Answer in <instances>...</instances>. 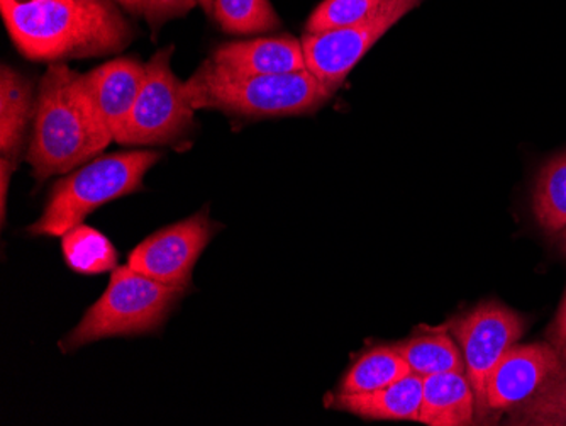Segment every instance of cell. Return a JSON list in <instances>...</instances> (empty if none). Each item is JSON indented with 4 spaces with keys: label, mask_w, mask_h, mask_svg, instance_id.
<instances>
[{
    "label": "cell",
    "mask_w": 566,
    "mask_h": 426,
    "mask_svg": "<svg viewBox=\"0 0 566 426\" xmlns=\"http://www.w3.org/2000/svg\"><path fill=\"white\" fill-rule=\"evenodd\" d=\"M15 164L8 158H0V209H2V222L6 221V209H8L9 183H11L12 172Z\"/></svg>",
    "instance_id": "obj_25"
},
{
    "label": "cell",
    "mask_w": 566,
    "mask_h": 426,
    "mask_svg": "<svg viewBox=\"0 0 566 426\" xmlns=\"http://www.w3.org/2000/svg\"><path fill=\"white\" fill-rule=\"evenodd\" d=\"M524 330L526 321L520 313L494 301L479 304L451 324V333L465 361V374L475 393L480 416L486 412V381L509 350L523 339Z\"/></svg>",
    "instance_id": "obj_8"
},
{
    "label": "cell",
    "mask_w": 566,
    "mask_h": 426,
    "mask_svg": "<svg viewBox=\"0 0 566 426\" xmlns=\"http://www.w3.org/2000/svg\"><path fill=\"white\" fill-rule=\"evenodd\" d=\"M421 4L422 0H385L380 9L358 24L326 33H304L302 46L308 72L334 94L375 43Z\"/></svg>",
    "instance_id": "obj_7"
},
{
    "label": "cell",
    "mask_w": 566,
    "mask_h": 426,
    "mask_svg": "<svg viewBox=\"0 0 566 426\" xmlns=\"http://www.w3.org/2000/svg\"><path fill=\"white\" fill-rule=\"evenodd\" d=\"M184 94L196 111L216 110L248 117L314 113L334 95L308 70L254 75L216 65L211 59L184 82Z\"/></svg>",
    "instance_id": "obj_3"
},
{
    "label": "cell",
    "mask_w": 566,
    "mask_h": 426,
    "mask_svg": "<svg viewBox=\"0 0 566 426\" xmlns=\"http://www.w3.org/2000/svg\"><path fill=\"white\" fill-rule=\"evenodd\" d=\"M196 4L197 0H143V18L157 30L170 19L186 15Z\"/></svg>",
    "instance_id": "obj_23"
},
{
    "label": "cell",
    "mask_w": 566,
    "mask_h": 426,
    "mask_svg": "<svg viewBox=\"0 0 566 426\" xmlns=\"http://www.w3.org/2000/svg\"><path fill=\"white\" fill-rule=\"evenodd\" d=\"M113 133L92 103L84 73L50 63L38 85L33 135L25 162L38 180L69 174L101 155Z\"/></svg>",
    "instance_id": "obj_2"
},
{
    "label": "cell",
    "mask_w": 566,
    "mask_h": 426,
    "mask_svg": "<svg viewBox=\"0 0 566 426\" xmlns=\"http://www.w3.org/2000/svg\"><path fill=\"white\" fill-rule=\"evenodd\" d=\"M160 158L158 152L149 149L92 158L55 184L43 215L28 228V233L63 237L101 206L145 189L143 179Z\"/></svg>",
    "instance_id": "obj_4"
},
{
    "label": "cell",
    "mask_w": 566,
    "mask_h": 426,
    "mask_svg": "<svg viewBox=\"0 0 566 426\" xmlns=\"http://www.w3.org/2000/svg\"><path fill=\"white\" fill-rule=\"evenodd\" d=\"M146 65L138 59H116L84 73L85 87L92 103L106 123L113 138L123 132L132 116L136 98L145 81Z\"/></svg>",
    "instance_id": "obj_11"
},
{
    "label": "cell",
    "mask_w": 566,
    "mask_h": 426,
    "mask_svg": "<svg viewBox=\"0 0 566 426\" xmlns=\"http://www.w3.org/2000/svg\"><path fill=\"white\" fill-rule=\"evenodd\" d=\"M197 4H200V8H202L203 11L212 15V6H214V0H197Z\"/></svg>",
    "instance_id": "obj_27"
},
{
    "label": "cell",
    "mask_w": 566,
    "mask_h": 426,
    "mask_svg": "<svg viewBox=\"0 0 566 426\" xmlns=\"http://www.w3.org/2000/svg\"><path fill=\"white\" fill-rule=\"evenodd\" d=\"M421 399L422 377L409 374L371 393H338L333 397V408L378 422H418Z\"/></svg>",
    "instance_id": "obj_13"
},
{
    "label": "cell",
    "mask_w": 566,
    "mask_h": 426,
    "mask_svg": "<svg viewBox=\"0 0 566 426\" xmlns=\"http://www.w3.org/2000/svg\"><path fill=\"white\" fill-rule=\"evenodd\" d=\"M117 4L123 6L129 14L139 18L143 15V0H114Z\"/></svg>",
    "instance_id": "obj_26"
},
{
    "label": "cell",
    "mask_w": 566,
    "mask_h": 426,
    "mask_svg": "<svg viewBox=\"0 0 566 426\" xmlns=\"http://www.w3.org/2000/svg\"><path fill=\"white\" fill-rule=\"evenodd\" d=\"M33 87L14 69L2 66L0 72V154L18 165L25 135L34 120Z\"/></svg>",
    "instance_id": "obj_15"
},
{
    "label": "cell",
    "mask_w": 566,
    "mask_h": 426,
    "mask_svg": "<svg viewBox=\"0 0 566 426\" xmlns=\"http://www.w3.org/2000/svg\"><path fill=\"white\" fill-rule=\"evenodd\" d=\"M216 235L208 209L175 222L143 240L129 253L127 266L155 281L187 289L197 260Z\"/></svg>",
    "instance_id": "obj_9"
},
{
    "label": "cell",
    "mask_w": 566,
    "mask_h": 426,
    "mask_svg": "<svg viewBox=\"0 0 566 426\" xmlns=\"http://www.w3.org/2000/svg\"><path fill=\"white\" fill-rule=\"evenodd\" d=\"M549 343L556 350V354H558L563 368L566 372V294L563 298L558 314H556L555 323L549 329Z\"/></svg>",
    "instance_id": "obj_24"
},
{
    "label": "cell",
    "mask_w": 566,
    "mask_h": 426,
    "mask_svg": "<svg viewBox=\"0 0 566 426\" xmlns=\"http://www.w3.org/2000/svg\"><path fill=\"white\" fill-rule=\"evenodd\" d=\"M62 250L66 266L84 276L113 272L119 262L109 238L94 228L85 227L84 222L63 235Z\"/></svg>",
    "instance_id": "obj_19"
},
{
    "label": "cell",
    "mask_w": 566,
    "mask_h": 426,
    "mask_svg": "<svg viewBox=\"0 0 566 426\" xmlns=\"http://www.w3.org/2000/svg\"><path fill=\"white\" fill-rule=\"evenodd\" d=\"M175 48L167 46L146 63L145 81L132 116L114 142L120 145H174L189 135L193 110L184 82L171 70Z\"/></svg>",
    "instance_id": "obj_6"
},
{
    "label": "cell",
    "mask_w": 566,
    "mask_h": 426,
    "mask_svg": "<svg viewBox=\"0 0 566 426\" xmlns=\"http://www.w3.org/2000/svg\"><path fill=\"white\" fill-rule=\"evenodd\" d=\"M211 60L224 69L254 75H279L307 70L302 40L289 34L231 41L216 48Z\"/></svg>",
    "instance_id": "obj_12"
},
{
    "label": "cell",
    "mask_w": 566,
    "mask_h": 426,
    "mask_svg": "<svg viewBox=\"0 0 566 426\" xmlns=\"http://www.w3.org/2000/svg\"><path fill=\"white\" fill-rule=\"evenodd\" d=\"M533 212L548 233L566 228V152L543 165L533 189Z\"/></svg>",
    "instance_id": "obj_17"
},
{
    "label": "cell",
    "mask_w": 566,
    "mask_h": 426,
    "mask_svg": "<svg viewBox=\"0 0 566 426\" xmlns=\"http://www.w3.org/2000/svg\"><path fill=\"white\" fill-rule=\"evenodd\" d=\"M19 52L59 63L123 52L135 33L111 0H0Z\"/></svg>",
    "instance_id": "obj_1"
},
{
    "label": "cell",
    "mask_w": 566,
    "mask_h": 426,
    "mask_svg": "<svg viewBox=\"0 0 566 426\" xmlns=\"http://www.w3.org/2000/svg\"><path fill=\"white\" fill-rule=\"evenodd\" d=\"M552 343L514 345L486 381V412H511L565 377Z\"/></svg>",
    "instance_id": "obj_10"
},
{
    "label": "cell",
    "mask_w": 566,
    "mask_h": 426,
    "mask_svg": "<svg viewBox=\"0 0 566 426\" xmlns=\"http://www.w3.org/2000/svg\"><path fill=\"white\" fill-rule=\"evenodd\" d=\"M187 291L155 281L129 266L116 267L106 292L62 342L63 352L111 336L145 335L160 329Z\"/></svg>",
    "instance_id": "obj_5"
},
{
    "label": "cell",
    "mask_w": 566,
    "mask_h": 426,
    "mask_svg": "<svg viewBox=\"0 0 566 426\" xmlns=\"http://www.w3.org/2000/svg\"><path fill=\"white\" fill-rule=\"evenodd\" d=\"M559 245H562V250L566 256V228L559 233Z\"/></svg>",
    "instance_id": "obj_28"
},
{
    "label": "cell",
    "mask_w": 566,
    "mask_h": 426,
    "mask_svg": "<svg viewBox=\"0 0 566 426\" xmlns=\"http://www.w3.org/2000/svg\"><path fill=\"white\" fill-rule=\"evenodd\" d=\"M476 399L465 372L422 377L418 423L428 426H465L475 422Z\"/></svg>",
    "instance_id": "obj_14"
},
{
    "label": "cell",
    "mask_w": 566,
    "mask_h": 426,
    "mask_svg": "<svg viewBox=\"0 0 566 426\" xmlns=\"http://www.w3.org/2000/svg\"><path fill=\"white\" fill-rule=\"evenodd\" d=\"M212 18L229 34H262L282 28L270 0H214Z\"/></svg>",
    "instance_id": "obj_20"
},
{
    "label": "cell",
    "mask_w": 566,
    "mask_h": 426,
    "mask_svg": "<svg viewBox=\"0 0 566 426\" xmlns=\"http://www.w3.org/2000/svg\"><path fill=\"white\" fill-rule=\"evenodd\" d=\"M511 422L516 425L566 426V375L514 409Z\"/></svg>",
    "instance_id": "obj_22"
},
{
    "label": "cell",
    "mask_w": 566,
    "mask_h": 426,
    "mask_svg": "<svg viewBox=\"0 0 566 426\" xmlns=\"http://www.w3.org/2000/svg\"><path fill=\"white\" fill-rule=\"evenodd\" d=\"M409 374L412 372L396 345L375 346L356 359L355 364L343 377L338 393H371V391L384 389Z\"/></svg>",
    "instance_id": "obj_16"
},
{
    "label": "cell",
    "mask_w": 566,
    "mask_h": 426,
    "mask_svg": "<svg viewBox=\"0 0 566 426\" xmlns=\"http://www.w3.org/2000/svg\"><path fill=\"white\" fill-rule=\"evenodd\" d=\"M396 349L409 365L410 372L421 377L444 372H465L460 345L447 333L416 336L399 343Z\"/></svg>",
    "instance_id": "obj_18"
},
{
    "label": "cell",
    "mask_w": 566,
    "mask_h": 426,
    "mask_svg": "<svg viewBox=\"0 0 566 426\" xmlns=\"http://www.w3.org/2000/svg\"><path fill=\"white\" fill-rule=\"evenodd\" d=\"M385 0H323L305 22V33H326L370 18Z\"/></svg>",
    "instance_id": "obj_21"
}]
</instances>
